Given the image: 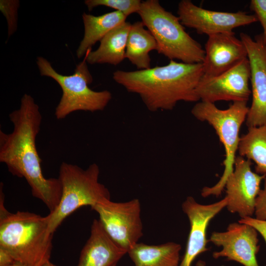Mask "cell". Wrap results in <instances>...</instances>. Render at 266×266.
Wrapping results in <instances>:
<instances>
[{
    "instance_id": "obj_18",
    "label": "cell",
    "mask_w": 266,
    "mask_h": 266,
    "mask_svg": "<svg viewBox=\"0 0 266 266\" xmlns=\"http://www.w3.org/2000/svg\"><path fill=\"white\" fill-rule=\"evenodd\" d=\"M180 244L168 242L157 245L137 243L127 253L135 266H178Z\"/></svg>"
},
{
    "instance_id": "obj_24",
    "label": "cell",
    "mask_w": 266,
    "mask_h": 266,
    "mask_svg": "<svg viewBox=\"0 0 266 266\" xmlns=\"http://www.w3.org/2000/svg\"><path fill=\"white\" fill-rule=\"evenodd\" d=\"M250 8L254 12L258 21H260L263 27V33L261 34L266 44V0H252Z\"/></svg>"
},
{
    "instance_id": "obj_21",
    "label": "cell",
    "mask_w": 266,
    "mask_h": 266,
    "mask_svg": "<svg viewBox=\"0 0 266 266\" xmlns=\"http://www.w3.org/2000/svg\"><path fill=\"white\" fill-rule=\"evenodd\" d=\"M240 138L239 156L255 163V171L266 175V125L248 128Z\"/></svg>"
},
{
    "instance_id": "obj_9",
    "label": "cell",
    "mask_w": 266,
    "mask_h": 266,
    "mask_svg": "<svg viewBox=\"0 0 266 266\" xmlns=\"http://www.w3.org/2000/svg\"><path fill=\"white\" fill-rule=\"evenodd\" d=\"M177 14L183 26L195 29L199 34L208 36L232 33L236 28L258 21L254 14L241 11L228 12L208 10L195 5L190 0L179 2Z\"/></svg>"
},
{
    "instance_id": "obj_2",
    "label": "cell",
    "mask_w": 266,
    "mask_h": 266,
    "mask_svg": "<svg viewBox=\"0 0 266 266\" xmlns=\"http://www.w3.org/2000/svg\"><path fill=\"white\" fill-rule=\"evenodd\" d=\"M203 75L202 63L170 60L163 66L127 71L117 70L114 80L139 96L148 110H171L180 101L200 100L196 89Z\"/></svg>"
},
{
    "instance_id": "obj_20",
    "label": "cell",
    "mask_w": 266,
    "mask_h": 266,
    "mask_svg": "<svg viewBox=\"0 0 266 266\" xmlns=\"http://www.w3.org/2000/svg\"><path fill=\"white\" fill-rule=\"evenodd\" d=\"M142 21L131 25L126 48L127 58L138 70L151 68L149 53L157 49L155 39Z\"/></svg>"
},
{
    "instance_id": "obj_29",
    "label": "cell",
    "mask_w": 266,
    "mask_h": 266,
    "mask_svg": "<svg viewBox=\"0 0 266 266\" xmlns=\"http://www.w3.org/2000/svg\"><path fill=\"white\" fill-rule=\"evenodd\" d=\"M196 266H207L205 262L202 260H199L196 264Z\"/></svg>"
},
{
    "instance_id": "obj_15",
    "label": "cell",
    "mask_w": 266,
    "mask_h": 266,
    "mask_svg": "<svg viewBox=\"0 0 266 266\" xmlns=\"http://www.w3.org/2000/svg\"><path fill=\"white\" fill-rule=\"evenodd\" d=\"M205 56L202 63V78L219 75L247 58L246 48L234 33H224L208 36Z\"/></svg>"
},
{
    "instance_id": "obj_5",
    "label": "cell",
    "mask_w": 266,
    "mask_h": 266,
    "mask_svg": "<svg viewBox=\"0 0 266 266\" xmlns=\"http://www.w3.org/2000/svg\"><path fill=\"white\" fill-rule=\"evenodd\" d=\"M100 168L96 164L83 169L76 165L63 162L59 179L62 186L60 202L47 215L51 232H54L63 221L83 206L93 207L100 201L110 199L108 189L99 181Z\"/></svg>"
},
{
    "instance_id": "obj_16",
    "label": "cell",
    "mask_w": 266,
    "mask_h": 266,
    "mask_svg": "<svg viewBox=\"0 0 266 266\" xmlns=\"http://www.w3.org/2000/svg\"><path fill=\"white\" fill-rule=\"evenodd\" d=\"M126 253L108 235L99 220L94 219L77 266H113Z\"/></svg>"
},
{
    "instance_id": "obj_31",
    "label": "cell",
    "mask_w": 266,
    "mask_h": 266,
    "mask_svg": "<svg viewBox=\"0 0 266 266\" xmlns=\"http://www.w3.org/2000/svg\"><path fill=\"white\" fill-rule=\"evenodd\" d=\"M113 266H116V265Z\"/></svg>"
},
{
    "instance_id": "obj_27",
    "label": "cell",
    "mask_w": 266,
    "mask_h": 266,
    "mask_svg": "<svg viewBox=\"0 0 266 266\" xmlns=\"http://www.w3.org/2000/svg\"><path fill=\"white\" fill-rule=\"evenodd\" d=\"M15 261L8 252L0 248V266H8Z\"/></svg>"
},
{
    "instance_id": "obj_6",
    "label": "cell",
    "mask_w": 266,
    "mask_h": 266,
    "mask_svg": "<svg viewBox=\"0 0 266 266\" xmlns=\"http://www.w3.org/2000/svg\"><path fill=\"white\" fill-rule=\"evenodd\" d=\"M248 110L245 101L233 102L227 109H221L214 103L200 101L192 108L191 113L197 119L206 122L214 128L225 151L223 174L216 184L202 189L203 197H218L223 191L226 180L233 170L240 138L239 132Z\"/></svg>"
},
{
    "instance_id": "obj_8",
    "label": "cell",
    "mask_w": 266,
    "mask_h": 266,
    "mask_svg": "<svg viewBox=\"0 0 266 266\" xmlns=\"http://www.w3.org/2000/svg\"><path fill=\"white\" fill-rule=\"evenodd\" d=\"M91 208L98 213L108 235L127 252L142 236L141 205L138 199L116 202L106 199Z\"/></svg>"
},
{
    "instance_id": "obj_3",
    "label": "cell",
    "mask_w": 266,
    "mask_h": 266,
    "mask_svg": "<svg viewBox=\"0 0 266 266\" xmlns=\"http://www.w3.org/2000/svg\"><path fill=\"white\" fill-rule=\"evenodd\" d=\"M0 204V248L27 266H42L49 261L52 233L48 217L26 211L10 213Z\"/></svg>"
},
{
    "instance_id": "obj_11",
    "label": "cell",
    "mask_w": 266,
    "mask_h": 266,
    "mask_svg": "<svg viewBox=\"0 0 266 266\" xmlns=\"http://www.w3.org/2000/svg\"><path fill=\"white\" fill-rule=\"evenodd\" d=\"M250 67L248 58L216 76L201 78L196 89L200 101L214 103L220 100L247 102L251 94L249 88Z\"/></svg>"
},
{
    "instance_id": "obj_12",
    "label": "cell",
    "mask_w": 266,
    "mask_h": 266,
    "mask_svg": "<svg viewBox=\"0 0 266 266\" xmlns=\"http://www.w3.org/2000/svg\"><path fill=\"white\" fill-rule=\"evenodd\" d=\"M240 38L247 51L252 87V100L246 125L248 128L266 125V44L262 34L253 39L242 33Z\"/></svg>"
},
{
    "instance_id": "obj_22",
    "label": "cell",
    "mask_w": 266,
    "mask_h": 266,
    "mask_svg": "<svg viewBox=\"0 0 266 266\" xmlns=\"http://www.w3.org/2000/svg\"><path fill=\"white\" fill-rule=\"evenodd\" d=\"M140 0H86L85 5L91 11L99 6L110 7L122 13L127 17L133 13H138L141 3Z\"/></svg>"
},
{
    "instance_id": "obj_19",
    "label": "cell",
    "mask_w": 266,
    "mask_h": 266,
    "mask_svg": "<svg viewBox=\"0 0 266 266\" xmlns=\"http://www.w3.org/2000/svg\"><path fill=\"white\" fill-rule=\"evenodd\" d=\"M127 17L118 11H114L100 16L84 13L82 19L84 27V36L76 51L78 58L91 50L98 41L111 30L126 21Z\"/></svg>"
},
{
    "instance_id": "obj_1",
    "label": "cell",
    "mask_w": 266,
    "mask_h": 266,
    "mask_svg": "<svg viewBox=\"0 0 266 266\" xmlns=\"http://www.w3.org/2000/svg\"><path fill=\"white\" fill-rule=\"evenodd\" d=\"M13 128L7 133L0 130V162L13 175L24 178L33 196L46 205L50 213L58 206L62 195L58 178H46L42 173L41 159L35 144L42 116L34 99L25 94L19 109L9 114Z\"/></svg>"
},
{
    "instance_id": "obj_30",
    "label": "cell",
    "mask_w": 266,
    "mask_h": 266,
    "mask_svg": "<svg viewBox=\"0 0 266 266\" xmlns=\"http://www.w3.org/2000/svg\"><path fill=\"white\" fill-rule=\"evenodd\" d=\"M42 266H57L56 265H55L54 264L51 263L50 261H48L46 263H45L43 265H42Z\"/></svg>"
},
{
    "instance_id": "obj_23",
    "label": "cell",
    "mask_w": 266,
    "mask_h": 266,
    "mask_svg": "<svg viewBox=\"0 0 266 266\" xmlns=\"http://www.w3.org/2000/svg\"><path fill=\"white\" fill-rule=\"evenodd\" d=\"M19 5L20 1L18 0H0V10L7 21L8 37L14 33L17 29Z\"/></svg>"
},
{
    "instance_id": "obj_26",
    "label": "cell",
    "mask_w": 266,
    "mask_h": 266,
    "mask_svg": "<svg viewBox=\"0 0 266 266\" xmlns=\"http://www.w3.org/2000/svg\"><path fill=\"white\" fill-rule=\"evenodd\" d=\"M238 222L248 224L253 227L261 234L266 243V221H262L252 217H248L241 218Z\"/></svg>"
},
{
    "instance_id": "obj_13",
    "label": "cell",
    "mask_w": 266,
    "mask_h": 266,
    "mask_svg": "<svg viewBox=\"0 0 266 266\" xmlns=\"http://www.w3.org/2000/svg\"><path fill=\"white\" fill-rule=\"evenodd\" d=\"M258 233L251 226L239 222L230 224L225 232L212 233L209 241L222 247L213 253V257H225L244 266H259L256 258L260 249Z\"/></svg>"
},
{
    "instance_id": "obj_17",
    "label": "cell",
    "mask_w": 266,
    "mask_h": 266,
    "mask_svg": "<svg viewBox=\"0 0 266 266\" xmlns=\"http://www.w3.org/2000/svg\"><path fill=\"white\" fill-rule=\"evenodd\" d=\"M131 24L126 21L109 32L100 41L98 49L88 50L85 56L90 64L117 66L125 59L126 48Z\"/></svg>"
},
{
    "instance_id": "obj_7",
    "label": "cell",
    "mask_w": 266,
    "mask_h": 266,
    "mask_svg": "<svg viewBox=\"0 0 266 266\" xmlns=\"http://www.w3.org/2000/svg\"><path fill=\"white\" fill-rule=\"evenodd\" d=\"M36 64L40 75L52 78L62 89V95L55 112L58 120L63 119L76 111L93 112L102 110L111 99L109 91H95L89 88L93 77L87 66L85 55L83 61L76 66L73 74L69 75L57 72L43 57L37 58Z\"/></svg>"
},
{
    "instance_id": "obj_25",
    "label": "cell",
    "mask_w": 266,
    "mask_h": 266,
    "mask_svg": "<svg viewBox=\"0 0 266 266\" xmlns=\"http://www.w3.org/2000/svg\"><path fill=\"white\" fill-rule=\"evenodd\" d=\"M264 180V187L256 199L254 214L256 219L266 221V177Z\"/></svg>"
},
{
    "instance_id": "obj_14",
    "label": "cell",
    "mask_w": 266,
    "mask_h": 266,
    "mask_svg": "<svg viewBox=\"0 0 266 266\" xmlns=\"http://www.w3.org/2000/svg\"><path fill=\"white\" fill-rule=\"evenodd\" d=\"M225 197L219 201L209 204H202L192 197H188L182 204L187 215L190 230L183 258L179 266H191L200 254L208 250L206 247V230L211 220L226 207Z\"/></svg>"
},
{
    "instance_id": "obj_10",
    "label": "cell",
    "mask_w": 266,
    "mask_h": 266,
    "mask_svg": "<svg viewBox=\"0 0 266 266\" xmlns=\"http://www.w3.org/2000/svg\"><path fill=\"white\" fill-rule=\"evenodd\" d=\"M251 164V161L236 156L233 170L225 183L226 207L241 218L252 217L254 214L256 199L261 190V182L266 177L253 172Z\"/></svg>"
},
{
    "instance_id": "obj_28",
    "label": "cell",
    "mask_w": 266,
    "mask_h": 266,
    "mask_svg": "<svg viewBox=\"0 0 266 266\" xmlns=\"http://www.w3.org/2000/svg\"><path fill=\"white\" fill-rule=\"evenodd\" d=\"M8 266H26V265H25L24 264L22 263L16 261L13 264H12L11 265Z\"/></svg>"
},
{
    "instance_id": "obj_4",
    "label": "cell",
    "mask_w": 266,
    "mask_h": 266,
    "mask_svg": "<svg viewBox=\"0 0 266 266\" xmlns=\"http://www.w3.org/2000/svg\"><path fill=\"white\" fill-rule=\"evenodd\" d=\"M155 39L157 51L170 60L187 64L202 63L205 51L185 30L178 17L166 11L158 0L141 2L137 13Z\"/></svg>"
}]
</instances>
